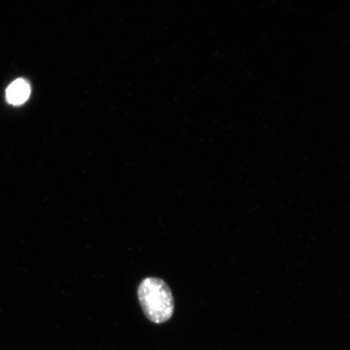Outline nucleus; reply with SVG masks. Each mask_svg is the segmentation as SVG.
<instances>
[{"instance_id": "obj_1", "label": "nucleus", "mask_w": 350, "mask_h": 350, "mask_svg": "<svg viewBox=\"0 0 350 350\" xmlns=\"http://www.w3.org/2000/svg\"><path fill=\"white\" fill-rule=\"evenodd\" d=\"M137 293L143 312L151 322L159 325L172 317L174 297L163 280L157 278L144 279L139 284Z\"/></svg>"}, {"instance_id": "obj_2", "label": "nucleus", "mask_w": 350, "mask_h": 350, "mask_svg": "<svg viewBox=\"0 0 350 350\" xmlns=\"http://www.w3.org/2000/svg\"><path fill=\"white\" fill-rule=\"evenodd\" d=\"M30 95V86L29 83L23 79L12 82L8 86L6 92L8 102L14 106H20L28 100Z\"/></svg>"}]
</instances>
